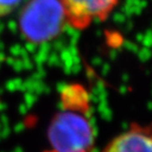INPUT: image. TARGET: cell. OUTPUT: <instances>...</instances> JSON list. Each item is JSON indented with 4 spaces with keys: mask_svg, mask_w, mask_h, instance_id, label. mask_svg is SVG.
I'll return each mask as SVG.
<instances>
[{
    "mask_svg": "<svg viewBox=\"0 0 152 152\" xmlns=\"http://www.w3.org/2000/svg\"><path fill=\"white\" fill-rule=\"evenodd\" d=\"M89 104H64L53 118L49 140L56 152H93L95 132L89 117Z\"/></svg>",
    "mask_w": 152,
    "mask_h": 152,
    "instance_id": "obj_1",
    "label": "cell"
},
{
    "mask_svg": "<svg viewBox=\"0 0 152 152\" xmlns=\"http://www.w3.org/2000/svg\"><path fill=\"white\" fill-rule=\"evenodd\" d=\"M66 22L60 0H30L20 14L19 28L31 43H45L59 35Z\"/></svg>",
    "mask_w": 152,
    "mask_h": 152,
    "instance_id": "obj_2",
    "label": "cell"
},
{
    "mask_svg": "<svg viewBox=\"0 0 152 152\" xmlns=\"http://www.w3.org/2000/svg\"><path fill=\"white\" fill-rule=\"evenodd\" d=\"M102 152H152V121L130 124Z\"/></svg>",
    "mask_w": 152,
    "mask_h": 152,
    "instance_id": "obj_3",
    "label": "cell"
},
{
    "mask_svg": "<svg viewBox=\"0 0 152 152\" xmlns=\"http://www.w3.org/2000/svg\"><path fill=\"white\" fill-rule=\"evenodd\" d=\"M66 22L73 28H80L95 19H102L116 4L117 0H60Z\"/></svg>",
    "mask_w": 152,
    "mask_h": 152,
    "instance_id": "obj_4",
    "label": "cell"
},
{
    "mask_svg": "<svg viewBox=\"0 0 152 152\" xmlns=\"http://www.w3.org/2000/svg\"><path fill=\"white\" fill-rule=\"evenodd\" d=\"M21 2L22 0H0V18L12 14Z\"/></svg>",
    "mask_w": 152,
    "mask_h": 152,
    "instance_id": "obj_5",
    "label": "cell"
},
{
    "mask_svg": "<svg viewBox=\"0 0 152 152\" xmlns=\"http://www.w3.org/2000/svg\"><path fill=\"white\" fill-rule=\"evenodd\" d=\"M110 43H111V45L114 48H116V47H118V45H123L121 36L116 33L111 34V36H110Z\"/></svg>",
    "mask_w": 152,
    "mask_h": 152,
    "instance_id": "obj_6",
    "label": "cell"
},
{
    "mask_svg": "<svg viewBox=\"0 0 152 152\" xmlns=\"http://www.w3.org/2000/svg\"><path fill=\"white\" fill-rule=\"evenodd\" d=\"M142 43H145L147 47H151L152 45V32L148 31L146 34H144V38L142 40Z\"/></svg>",
    "mask_w": 152,
    "mask_h": 152,
    "instance_id": "obj_7",
    "label": "cell"
},
{
    "mask_svg": "<svg viewBox=\"0 0 152 152\" xmlns=\"http://www.w3.org/2000/svg\"><path fill=\"white\" fill-rule=\"evenodd\" d=\"M114 21L115 22H124L126 19V15L125 14H115L113 17Z\"/></svg>",
    "mask_w": 152,
    "mask_h": 152,
    "instance_id": "obj_8",
    "label": "cell"
},
{
    "mask_svg": "<svg viewBox=\"0 0 152 152\" xmlns=\"http://www.w3.org/2000/svg\"><path fill=\"white\" fill-rule=\"evenodd\" d=\"M45 152H56V151H54V150L51 149V150H48V151H45Z\"/></svg>",
    "mask_w": 152,
    "mask_h": 152,
    "instance_id": "obj_9",
    "label": "cell"
}]
</instances>
